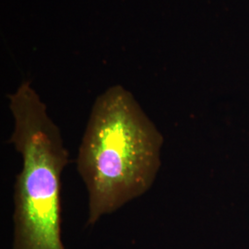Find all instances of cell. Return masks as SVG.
I'll return each instance as SVG.
<instances>
[{"mask_svg":"<svg viewBox=\"0 0 249 249\" xmlns=\"http://www.w3.org/2000/svg\"><path fill=\"white\" fill-rule=\"evenodd\" d=\"M162 144L157 126L123 86L97 97L77 155V171L88 192V224L150 190Z\"/></svg>","mask_w":249,"mask_h":249,"instance_id":"6da1fadb","label":"cell"},{"mask_svg":"<svg viewBox=\"0 0 249 249\" xmlns=\"http://www.w3.org/2000/svg\"><path fill=\"white\" fill-rule=\"evenodd\" d=\"M9 98L14 118L9 142L22 160L14 187L13 249H64L60 190L69 152L62 134L30 82Z\"/></svg>","mask_w":249,"mask_h":249,"instance_id":"7a4b0ae2","label":"cell"}]
</instances>
